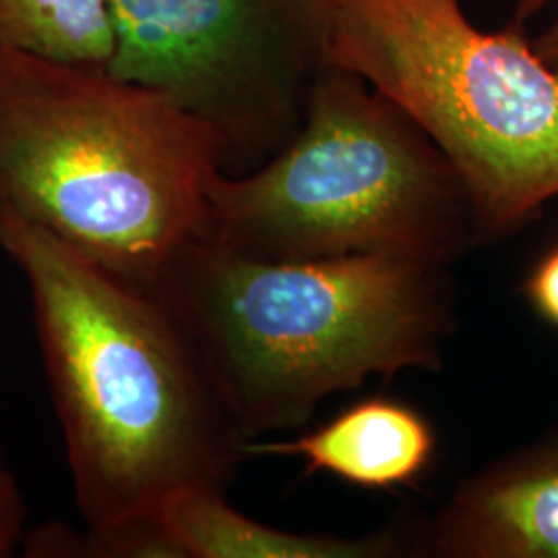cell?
<instances>
[{
  "instance_id": "6da1fadb",
  "label": "cell",
  "mask_w": 558,
  "mask_h": 558,
  "mask_svg": "<svg viewBox=\"0 0 558 558\" xmlns=\"http://www.w3.org/2000/svg\"><path fill=\"white\" fill-rule=\"evenodd\" d=\"M0 251L32 296L85 525L69 558H141L161 505L182 490L228 493L246 442L151 292L15 216L0 214Z\"/></svg>"
},
{
  "instance_id": "7a4b0ae2",
  "label": "cell",
  "mask_w": 558,
  "mask_h": 558,
  "mask_svg": "<svg viewBox=\"0 0 558 558\" xmlns=\"http://www.w3.org/2000/svg\"><path fill=\"white\" fill-rule=\"evenodd\" d=\"M442 267L391 253L253 259L201 236L151 294L248 442L299 428L323 399L371 377L439 366Z\"/></svg>"
},
{
  "instance_id": "3957f363",
  "label": "cell",
  "mask_w": 558,
  "mask_h": 558,
  "mask_svg": "<svg viewBox=\"0 0 558 558\" xmlns=\"http://www.w3.org/2000/svg\"><path fill=\"white\" fill-rule=\"evenodd\" d=\"M220 141L106 66L0 48V214L151 292L203 236Z\"/></svg>"
},
{
  "instance_id": "277c9868",
  "label": "cell",
  "mask_w": 558,
  "mask_h": 558,
  "mask_svg": "<svg viewBox=\"0 0 558 558\" xmlns=\"http://www.w3.org/2000/svg\"><path fill=\"white\" fill-rule=\"evenodd\" d=\"M465 216L470 201L439 147L366 81L329 64L278 154L214 174L203 239L263 260L391 253L445 263Z\"/></svg>"
},
{
  "instance_id": "5b68a950",
  "label": "cell",
  "mask_w": 558,
  "mask_h": 558,
  "mask_svg": "<svg viewBox=\"0 0 558 558\" xmlns=\"http://www.w3.org/2000/svg\"><path fill=\"white\" fill-rule=\"evenodd\" d=\"M329 64L418 124L484 232L558 197V75L518 23L482 32L461 0H331Z\"/></svg>"
},
{
  "instance_id": "8992f818",
  "label": "cell",
  "mask_w": 558,
  "mask_h": 558,
  "mask_svg": "<svg viewBox=\"0 0 558 558\" xmlns=\"http://www.w3.org/2000/svg\"><path fill=\"white\" fill-rule=\"evenodd\" d=\"M114 77L160 92L242 174L294 137L329 66L331 0H110Z\"/></svg>"
},
{
  "instance_id": "52a82bcc",
  "label": "cell",
  "mask_w": 558,
  "mask_h": 558,
  "mask_svg": "<svg viewBox=\"0 0 558 558\" xmlns=\"http://www.w3.org/2000/svg\"><path fill=\"white\" fill-rule=\"evenodd\" d=\"M433 544L445 557L558 558V440L463 484Z\"/></svg>"
},
{
  "instance_id": "ba28073f",
  "label": "cell",
  "mask_w": 558,
  "mask_h": 558,
  "mask_svg": "<svg viewBox=\"0 0 558 558\" xmlns=\"http://www.w3.org/2000/svg\"><path fill=\"white\" fill-rule=\"evenodd\" d=\"M433 451L430 424L410 405L385 398L354 403L296 439L246 442L248 458H299L308 474H329L368 490L410 484Z\"/></svg>"
},
{
  "instance_id": "9c48e42d",
  "label": "cell",
  "mask_w": 558,
  "mask_h": 558,
  "mask_svg": "<svg viewBox=\"0 0 558 558\" xmlns=\"http://www.w3.org/2000/svg\"><path fill=\"white\" fill-rule=\"evenodd\" d=\"M160 558H383L396 555L391 534L341 538L259 523L220 490H182L156 518Z\"/></svg>"
},
{
  "instance_id": "30bf717a",
  "label": "cell",
  "mask_w": 558,
  "mask_h": 558,
  "mask_svg": "<svg viewBox=\"0 0 558 558\" xmlns=\"http://www.w3.org/2000/svg\"><path fill=\"white\" fill-rule=\"evenodd\" d=\"M0 48L106 66L114 50L110 0H0Z\"/></svg>"
},
{
  "instance_id": "8fae6325",
  "label": "cell",
  "mask_w": 558,
  "mask_h": 558,
  "mask_svg": "<svg viewBox=\"0 0 558 558\" xmlns=\"http://www.w3.org/2000/svg\"><path fill=\"white\" fill-rule=\"evenodd\" d=\"M27 500L0 447V558L15 557L27 532Z\"/></svg>"
},
{
  "instance_id": "7c38bea8",
  "label": "cell",
  "mask_w": 558,
  "mask_h": 558,
  "mask_svg": "<svg viewBox=\"0 0 558 558\" xmlns=\"http://www.w3.org/2000/svg\"><path fill=\"white\" fill-rule=\"evenodd\" d=\"M525 290L539 315L558 327V246L534 269Z\"/></svg>"
},
{
  "instance_id": "4fadbf2b",
  "label": "cell",
  "mask_w": 558,
  "mask_h": 558,
  "mask_svg": "<svg viewBox=\"0 0 558 558\" xmlns=\"http://www.w3.org/2000/svg\"><path fill=\"white\" fill-rule=\"evenodd\" d=\"M532 46L539 60L558 75V11L553 21L544 27V32H539V36L532 40Z\"/></svg>"
},
{
  "instance_id": "5bb4252c",
  "label": "cell",
  "mask_w": 558,
  "mask_h": 558,
  "mask_svg": "<svg viewBox=\"0 0 558 558\" xmlns=\"http://www.w3.org/2000/svg\"><path fill=\"white\" fill-rule=\"evenodd\" d=\"M557 0H518V7H515V20L513 23L523 25L525 21L532 20L534 15H538L539 11L548 9L550 4H555Z\"/></svg>"
}]
</instances>
